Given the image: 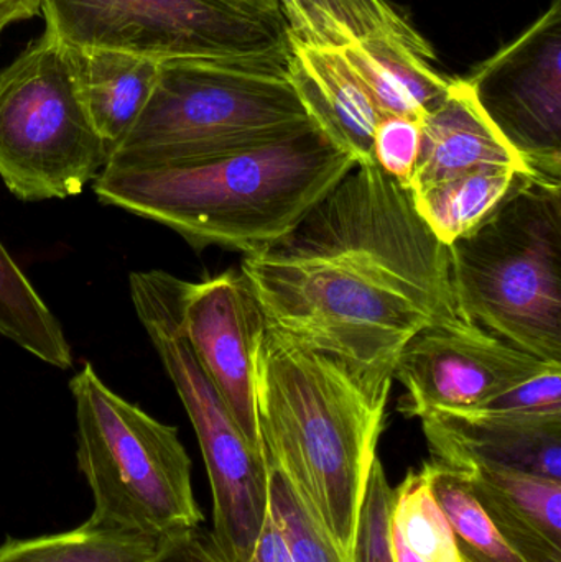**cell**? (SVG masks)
<instances>
[{
  "instance_id": "6da1fadb",
  "label": "cell",
  "mask_w": 561,
  "mask_h": 562,
  "mask_svg": "<svg viewBox=\"0 0 561 562\" xmlns=\"http://www.w3.org/2000/svg\"><path fill=\"white\" fill-rule=\"evenodd\" d=\"M240 272L270 329L338 360L372 395H391L417 334L467 323L450 249L374 161L351 168L282 239L244 256Z\"/></svg>"
},
{
  "instance_id": "7a4b0ae2",
  "label": "cell",
  "mask_w": 561,
  "mask_h": 562,
  "mask_svg": "<svg viewBox=\"0 0 561 562\" xmlns=\"http://www.w3.org/2000/svg\"><path fill=\"white\" fill-rule=\"evenodd\" d=\"M356 165L310 119L272 140L210 157L111 155L92 191L193 249L247 256L293 231Z\"/></svg>"
},
{
  "instance_id": "3957f363",
  "label": "cell",
  "mask_w": 561,
  "mask_h": 562,
  "mask_svg": "<svg viewBox=\"0 0 561 562\" xmlns=\"http://www.w3.org/2000/svg\"><path fill=\"white\" fill-rule=\"evenodd\" d=\"M389 396L341 362L267 326L257 413L267 462L351 562Z\"/></svg>"
},
{
  "instance_id": "277c9868",
  "label": "cell",
  "mask_w": 561,
  "mask_h": 562,
  "mask_svg": "<svg viewBox=\"0 0 561 562\" xmlns=\"http://www.w3.org/2000/svg\"><path fill=\"white\" fill-rule=\"evenodd\" d=\"M448 249L461 316L561 363V183L527 178Z\"/></svg>"
},
{
  "instance_id": "5b68a950",
  "label": "cell",
  "mask_w": 561,
  "mask_h": 562,
  "mask_svg": "<svg viewBox=\"0 0 561 562\" xmlns=\"http://www.w3.org/2000/svg\"><path fill=\"white\" fill-rule=\"evenodd\" d=\"M76 408V459L94 498L89 520L170 537L201 527L191 459L178 429L112 392L91 363L69 382Z\"/></svg>"
},
{
  "instance_id": "8992f818",
  "label": "cell",
  "mask_w": 561,
  "mask_h": 562,
  "mask_svg": "<svg viewBox=\"0 0 561 562\" xmlns=\"http://www.w3.org/2000/svg\"><path fill=\"white\" fill-rule=\"evenodd\" d=\"M306 121L289 55L170 59L160 63L144 111L111 155L210 157L263 144Z\"/></svg>"
},
{
  "instance_id": "52a82bcc",
  "label": "cell",
  "mask_w": 561,
  "mask_h": 562,
  "mask_svg": "<svg viewBox=\"0 0 561 562\" xmlns=\"http://www.w3.org/2000/svg\"><path fill=\"white\" fill-rule=\"evenodd\" d=\"M135 314L197 432L213 492V538L229 562H247L269 514V468L250 448L183 329L190 281L164 270L128 277Z\"/></svg>"
},
{
  "instance_id": "ba28073f",
  "label": "cell",
  "mask_w": 561,
  "mask_h": 562,
  "mask_svg": "<svg viewBox=\"0 0 561 562\" xmlns=\"http://www.w3.org/2000/svg\"><path fill=\"white\" fill-rule=\"evenodd\" d=\"M65 43L46 26L0 71V178L23 203L78 196L108 164Z\"/></svg>"
},
{
  "instance_id": "9c48e42d",
  "label": "cell",
  "mask_w": 561,
  "mask_h": 562,
  "mask_svg": "<svg viewBox=\"0 0 561 562\" xmlns=\"http://www.w3.org/2000/svg\"><path fill=\"white\" fill-rule=\"evenodd\" d=\"M46 26L72 48L155 61L282 58L289 23L280 0H43Z\"/></svg>"
},
{
  "instance_id": "30bf717a",
  "label": "cell",
  "mask_w": 561,
  "mask_h": 562,
  "mask_svg": "<svg viewBox=\"0 0 561 562\" xmlns=\"http://www.w3.org/2000/svg\"><path fill=\"white\" fill-rule=\"evenodd\" d=\"M467 82L530 173L561 183V0Z\"/></svg>"
},
{
  "instance_id": "8fae6325",
  "label": "cell",
  "mask_w": 561,
  "mask_h": 562,
  "mask_svg": "<svg viewBox=\"0 0 561 562\" xmlns=\"http://www.w3.org/2000/svg\"><path fill=\"white\" fill-rule=\"evenodd\" d=\"M514 344L473 323L422 330L402 350L394 379L407 390L401 412H481L491 400L547 366Z\"/></svg>"
},
{
  "instance_id": "7c38bea8",
  "label": "cell",
  "mask_w": 561,
  "mask_h": 562,
  "mask_svg": "<svg viewBox=\"0 0 561 562\" xmlns=\"http://www.w3.org/2000/svg\"><path fill=\"white\" fill-rule=\"evenodd\" d=\"M183 329L250 448L263 451L257 413L259 353L267 323L240 270L191 283L183 303Z\"/></svg>"
},
{
  "instance_id": "4fadbf2b",
  "label": "cell",
  "mask_w": 561,
  "mask_h": 562,
  "mask_svg": "<svg viewBox=\"0 0 561 562\" xmlns=\"http://www.w3.org/2000/svg\"><path fill=\"white\" fill-rule=\"evenodd\" d=\"M435 461L510 469L561 482V416L430 413L422 416Z\"/></svg>"
},
{
  "instance_id": "5bb4252c",
  "label": "cell",
  "mask_w": 561,
  "mask_h": 562,
  "mask_svg": "<svg viewBox=\"0 0 561 562\" xmlns=\"http://www.w3.org/2000/svg\"><path fill=\"white\" fill-rule=\"evenodd\" d=\"M289 78L326 137L358 164H372L375 128L384 114L345 55L290 43Z\"/></svg>"
},
{
  "instance_id": "9a60e30c",
  "label": "cell",
  "mask_w": 561,
  "mask_h": 562,
  "mask_svg": "<svg viewBox=\"0 0 561 562\" xmlns=\"http://www.w3.org/2000/svg\"><path fill=\"white\" fill-rule=\"evenodd\" d=\"M458 471L497 533L524 561L561 562V482L487 465Z\"/></svg>"
},
{
  "instance_id": "2e32d148",
  "label": "cell",
  "mask_w": 561,
  "mask_h": 562,
  "mask_svg": "<svg viewBox=\"0 0 561 562\" xmlns=\"http://www.w3.org/2000/svg\"><path fill=\"white\" fill-rule=\"evenodd\" d=\"M483 167H514L529 171L487 121L467 79H453L447 98L422 119L420 155L411 191Z\"/></svg>"
},
{
  "instance_id": "e0dca14e",
  "label": "cell",
  "mask_w": 561,
  "mask_h": 562,
  "mask_svg": "<svg viewBox=\"0 0 561 562\" xmlns=\"http://www.w3.org/2000/svg\"><path fill=\"white\" fill-rule=\"evenodd\" d=\"M341 53L384 115L424 119L453 85L437 71L434 52L418 32L372 36Z\"/></svg>"
},
{
  "instance_id": "ac0fdd59",
  "label": "cell",
  "mask_w": 561,
  "mask_h": 562,
  "mask_svg": "<svg viewBox=\"0 0 561 562\" xmlns=\"http://www.w3.org/2000/svg\"><path fill=\"white\" fill-rule=\"evenodd\" d=\"M66 48L89 119L112 151L144 111L160 61L112 49Z\"/></svg>"
},
{
  "instance_id": "d6986e66",
  "label": "cell",
  "mask_w": 561,
  "mask_h": 562,
  "mask_svg": "<svg viewBox=\"0 0 561 562\" xmlns=\"http://www.w3.org/2000/svg\"><path fill=\"white\" fill-rule=\"evenodd\" d=\"M532 177L514 167H483L411 191L415 211L445 246L480 226L514 190Z\"/></svg>"
},
{
  "instance_id": "ffe728a7",
  "label": "cell",
  "mask_w": 561,
  "mask_h": 562,
  "mask_svg": "<svg viewBox=\"0 0 561 562\" xmlns=\"http://www.w3.org/2000/svg\"><path fill=\"white\" fill-rule=\"evenodd\" d=\"M289 40L295 45L341 49L379 35L417 32L385 0H283Z\"/></svg>"
},
{
  "instance_id": "44dd1931",
  "label": "cell",
  "mask_w": 561,
  "mask_h": 562,
  "mask_svg": "<svg viewBox=\"0 0 561 562\" xmlns=\"http://www.w3.org/2000/svg\"><path fill=\"white\" fill-rule=\"evenodd\" d=\"M0 336L59 370L72 367L71 347L29 277L0 240Z\"/></svg>"
},
{
  "instance_id": "7402d4cb",
  "label": "cell",
  "mask_w": 561,
  "mask_h": 562,
  "mask_svg": "<svg viewBox=\"0 0 561 562\" xmlns=\"http://www.w3.org/2000/svg\"><path fill=\"white\" fill-rule=\"evenodd\" d=\"M160 540L88 520L65 533L0 544V562H150Z\"/></svg>"
},
{
  "instance_id": "603a6c76",
  "label": "cell",
  "mask_w": 561,
  "mask_h": 562,
  "mask_svg": "<svg viewBox=\"0 0 561 562\" xmlns=\"http://www.w3.org/2000/svg\"><path fill=\"white\" fill-rule=\"evenodd\" d=\"M425 469L431 492L453 531L460 562H526L497 533L458 469L437 461L425 464Z\"/></svg>"
},
{
  "instance_id": "cb8c5ba5",
  "label": "cell",
  "mask_w": 561,
  "mask_h": 562,
  "mask_svg": "<svg viewBox=\"0 0 561 562\" xmlns=\"http://www.w3.org/2000/svg\"><path fill=\"white\" fill-rule=\"evenodd\" d=\"M392 524L424 562H460L447 515L431 492L427 469L411 471L394 491Z\"/></svg>"
},
{
  "instance_id": "d4e9b609",
  "label": "cell",
  "mask_w": 561,
  "mask_h": 562,
  "mask_svg": "<svg viewBox=\"0 0 561 562\" xmlns=\"http://www.w3.org/2000/svg\"><path fill=\"white\" fill-rule=\"evenodd\" d=\"M269 515L292 562H348L325 528L300 501L285 475L269 464Z\"/></svg>"
},
{
  "instance_id": "484cf974",
  "label": "cell",
  "mask_w": 561,
  "mask_h": 562,
  "mask_svg": "<svg viewBox=\"0 0 561 562\" xmlns=\"http://www.w3.org/2000/svg\"><path fill=\"white\" fill-rule=\"evenodd\" d=\"M394 488L379 458L372 465L351 562H395L392 553Z\"/></svg>"
},
{
  "instance_id": "4316f807",
  "label": "cell",
  "mask_w": 561,
  "mask_h": 562,
  "mask_svg": "<svg viewBox=\"0 0 561 562\" xmlns=\"http://www.w3.org/2000/svg\"><path fill=\"white\" fill-rule=\"evenodd\" d=\"M420 145L422 119L384 115L375 128L372 160L389 177L411 190Z\"/></svg>"
},
{
  "instance_id": "83f0119b",
  "label": "cell",
  "mask_w": 561,
  "mask_h": 562,
  "mask_svg": "<svg viewBox=\"0 0 561 562\" xmlns=\"http://www.w3.org/2000/svg\"><path fill=\"white\" fill-rule=\"evenodd\" d=\"M481 412L561 416V363H547L519 385L491 400Z\"/></svg>"
},
{
  "instance_id": "f1b7e54d",
  "label": "cell",
  "mask_w": 561,
  "mask_h": 562,
  "mask_svg": "<svg viewBox=\"0 0 561 562\" xmlns=\"http://www.w3.org/2000/svg\"><path fill=\"white\" fill-rule=\"evenodd\" d=\"M150 562H229L221 553L213 533L201 527L161 538Z\"/></svg>"
},
{
  "instance_id": "f546056e",
  "label": "cell",
  "mask_w": 561,
  "mask_h": 562,
  "mask_svg": "<svg viewBox=\"0 0 561 562\" xmlns=\"http://www.w3.org/2000/svg\"><path fill=\"white\" fill-rule=\"evenodd\" d=\"M247 562H292L287 551L285 543L280 538L272 518L267 514L266 521H263L262 531H260L259 540L254 547L253 554H250Z\"/></svg>"
},
{
  "instance_id": "4dcf8cb0",
  "label": "cell",
  "mask_w": 561,
  "mask_h": 562,
  "mask_svg": "<svg viewBox=\"0 0 561 562\" xmlns=\"http://www.w3.org/2000/svg\"><path fill=\"white\" fill-rule=\"evenodd\" d=\"M43 0H0V36L7 26L40 15Z\"/></svg>"
},
{
  "instance_id": "1f68e13d",
  "label": "cell",
  "mask_w": 561,
  "mask_h": 562,
  "mask_svg": "<svg viewBox=\"0 0 561 562\" xmlns=\"http://www.w3.org/2000/svg\"><path fill=\"white\" fill-rule=\"evenodd\" d=\"M391 538H392V553H394L395 562H424L420 558L415 557L411 550H408L407 544L402 540L401 533H399L397 528L392 524L391 528Z\"/></svg>"
},
{
  "instance_id": "d6a6232c",
  "label": "cell",
  "mask_w": 561,
  "mask_h": 562,
  "mask_svg": "<svg viewBox=\"0 0 561 562\" xmlns=\"http://www.w3.org/2000/svg\"><path fill=\"white\" fill-rule=\"evenodd\" d=\"M280 2H283V0H280Z\"/></svg>"
}]
</instances>
